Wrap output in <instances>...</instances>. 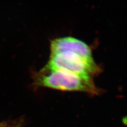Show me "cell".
<instances>
[{"label": "cell", "mask_w": 127, "mask_h": 127, "mask_svg": "<svg viewBox=\"0 0 127 127\" xmlns=\"http://www.w3.org/2000/svg\"><path fill=\"white\" fill-rule=\"evenodd\" d=\"M34 85L58 91L81 92L93 95H99L101 91L95 85L93 79L46 65L35 75Z\"/></svg>", "instance_id": "obj_1"}, {"label": "cell", "mask_w": 127, "mask_h": 127, "mask_svg": "<svg viewBox=\"0 0 127 127\" xmlns=\"http://www.w3.org/2000/svg\"><path fill=\"white\" fill-rule=\"evenodd\" d=\"M46 66L53 69L66 71L80 77L91 79H93L94 75H98L101 71L94 60L90 61L70 52L51 54L50 60Z\"/></svg>", "instance_id": "obj_2"}, {"label": "cell", "mask_w": 127, "mask_h": 127, "mask_svg": "<svg viewBox=\"0 0 127 127\" xmlns=\"http://www.w3.org/2000/svg\"><path fill=\"white\" fill-rule=\"evenodd\" d=\"M50 50L51 54L70 52L90 61L94 60L91 47L84 41L72 36L60 37L52 40L50 43Z\"/></svg>", "instance_id": "obj_3"}]
</instances>
